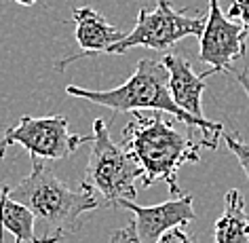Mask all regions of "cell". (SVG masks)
Here are the masks:
<instances>
[{"label": "cell", "instance_id": "6da1fadb", "mask_svg": "<svg viewBox=\"0 0 249 243\" xmlns=\"http://www.w3.org/2000/svg\"><path fill=\"white\" fill-rule=\"evenodd\" d=\"M66 93L70 97H83L87 102H93L114 112H138V110H152V112H167L179 123H186L192 129H201L203 146L215 150L217 142L224 133V125L209 118H195L188 112H184L173 102L169 93V72L160 59L142 57L138 68L131 74L127 83L114 87L108 91H93L85 87L70 85L66 87Z\"/></svg>", "mask_w": 249, "mask_h": 243}, {"label": "cell", "instance_id": "7a4b0ae2", "mask_svg": "<svg viewBox=\"0 0 249 243\" xmlns=\"http://www.w3.org/2000/svg\"><path fill=\"white\" fill-rule=\"evenodd\" d=\"M160 114L163 112H135L123 129V148L142 167L144 188L165 182L173 197H182L178 171L184 163L201 161V146H196L190 135H184Z\"/></svg>", "mask_w": 249, "mask_h": 243}, {"label": "cell", "instance_id": "3957f363", "mask_svg": "<svg viewBox=\"0 0 249 243\" xmlns=\"http://www.w3.org/2000/svg\"><path fill=\"white\" fill-rule=\"evenodd\" d=\"M11 199L26 205L42 222L45 243H57L66 235L76 233L83 214L102 205L95 192L85 186L80 190L68 188L40 159H32V171L17 186H11Z\"/></svg>", "mask_w": 249, "mask_h": 243}, {"label": "cell", "instance_id": "277c9868", "mask_svg": "<svg viewBox=\"0 0 249 243\" xmlns=\"http://www.w3.org/2000/svg\"><path fill=\"white\" fill-rule=\"evenodd\" d=\"M138 178H142V167L123 146L110 138L108 125L102 118H95L89 163L80 186L93 190L95 195L99 192L106 205H118L123 199L133 201L138 197Z\"/></svg>", "mask_w": 249, "mask_h": 243}, {"label": "cell", "instance_id": "5b68a950", "mask_svg": "<svg viewBox=\"0 0 249 243\" xmlns=\"http://www.w3.org/2000/svg\"><path fill=\"white\" fill-rule=\"evenodd\" d=\"M91 135H80L70 131V123L61 114L51 116H21L13 127H9L0 138V159L7 154L9 146H21L32 159L61 161L74 154Z\"/></svg>", "mask_w": 249, "mask_h": 243}, {"label": "cell", "instance_id": "8992f818", "mask_svg": "<svg viewBox=\"0 0 249 243\" xmlns=\"http://www.w3.org/2000/svg\"><path fill=\"white\" fill-rule=\"evenodd\" d=\"M205 28V19L201 15H190L178 11L171 0H157L154 9H142L138 13L135 28L124 34L110 49V55L127 53L129 49H152V51H167L176 42L186 36H201Z\"/></svg>", "mask_w": 249, "mask_h": 243}, {"label": "cell", "instance_id": "52a82bcc", "mask_svg": "<svg viewBox=\"0 0 249 243\" xmlns=\"http://www.w3.org/2000/svg\"><path fill=\"white\" fill-rule=\"evenodd\" d=\"M198 38H201L198 59L211 66L207 72L201 74L203 78H207L211 74L226 72L228 68H232L230 64L234 59H241L245 55L249 34L239 21L228 19L217 0H209V13Z\"/></svg>", "mask_w": 249, "mask_h": 243}, {"label": "cell", "instance_id": "ba28073f", "mask_svg": "<svg viewBox=\"0 0 249 243\" xmlns=\"http://www.w3.org/2000/svg\"><path fill=\"white\" fill-rule=\"evenodd\" d=\"M118 205L133 214V226L140 237V243H157L167 230L173 226H188L195 220V207H192V195L184 192L182 197L165 201L152 207H142L133 201H118Z\"/></svg>", "mask_w": 249, "mask_h": 243}, {"label": "cell", "instance_id": "9c48e42d", "mask_svg": "<svg viewBox=\"0 0 249 243\" xmlns=\"http://www.w3.org/2000/svg\"><path fill=\"white\" fill-rule=\"evenodd\" d=\"M72 21H74V38H76L80 51L59 59L57 64H55V70H59V72L66 70V68L76 59L95 57L99 53H108L118 40L124 38V34L121 30L116 26H112L102 13H97V11L91 7L74 9Z\"/></svg>", "mask_w": 249, "mask_h": 243}, {"label": "cell", "instance_id": "30bf717a", "mask_svg": "<svg viewBox=\"0 0 249 243\" xmlns=\"http://www.w3.org/2000/svg\"><path fill=\"white\" fill-rule=\"evenodd\" d=\"M160 61L169 72V93L173 102L195 118H205L201 106L205 78L192 70V61L188 59V55L167 53L160 57Z\"/></svg>", "mask_w": 249, "mask_h": 243}, {"label": "cell", "instance_id": "8fae6325", "mask_svg": "<svg viewBox=\"0 0 249 243\" xmlns=\"http://www.w3.org/2000/svg\"><path fill=\"white\" fill-rule=\"evenodd\" d=\"M213 243H249V214L239 188L224 197V214L213 224Z\"/></svg>", "mask_w": 249, "mask_h": 243}, {"label": "cell", "instance_id": "7c38bea8", "mask_svg": "<svg viewBox=\"0 0 249 243\" xmlns=\"http://www.w3.org/2000/svg\"><path fill=\"white\" fill-rule=\"evenodd\" d=\"M36 218L26 205L17 203L11 199V186L0 180V228L4 233H13L15 241H30V243H42L40 237L34 233Z\"/></svg>", "mask_w": 249, "mask_h": 243}, {"label": "cell", "instance_id": "4fadbf2b", "mask_svg": "<svg viewBox=\"0 0 249 243\" xmlns=\"http://www.w3.org/2000/svg\"><path fill=\"white\" fill-rule=\"evenodd\" d=\"M222 140H224V144H226L228 150L236 157V161H239L241 169L245 171L247 182H249V142H243L239 138V133L234 135V133H226V131L222 133Z\"/></svg>", "mask_w": 249, "mask_h": 243}, {"label": "cell", "instance_id": "5bb4252c", "mask_svg": "<svg viewBox=\"0 0 249 243\" xmlns=\"http://www.w3.org/2000/svg\"><path fill=\"white\" fill-rule=\"evenodd\" d=\"M228 19L239 21L249 34V0H217Z\"/></svg>", "mask_w": 249, "mask_h": 243}, {"label": "cell", "instance_id": "9a60e30c", "mask_svg": "<svg viewBox=\"0 0 249 243\" xmlns=\"http://www.w3.org/2000/svg\"><path fill=\"white\" fill-rule=\"evenodd\" d=\"M157 243H198V239L186 226H173Z\"/></svg>", "mask_w": 249, "mask_h": 243}, {"label": "cell", "instance_id": "2e32d148", "mask_svg": "<svg viewBox=\"0 0 249 243\" xmlns=\"http://www.w3.org/2000/svg\"><path fill=\"white\" fill-rule=\"evenodd\" d=\"M110 243H140V237H138V233H135L133 222L124 228L114 230V235L110 237Z\"/></svg>", "mask_w": 249, "mask_h": 243}, {"label": "cell", "instance_id": "e0dca14e", "mask_svg": "<svg viewBox=\"0 0 249 243\" xmlns=\"http://www.w3.org/2000/svg\"><path fill=\"white\" fill-rule=\"evenodd\" d=\"M226 72H228L230 76H232V78L236 80V83H239V85L243 87V91H245V95L249 97V68H243V70H239V72H236L234 68H228Z\"/></svg>", "mask_w": 249, "mask_h": 243}, {"label": "cell", "instance_id": "ac0fdd59", "mask_svg": "<svg viewBox=\"0 0 249 243\" xmlns=\"http://www.w3.org/2000/svg\"><path fill=\"white\" fill-rule=\"evenodd\" d=\"M17 4H21V7H34L36 2H38V0H15Z\"/></svg>", "mask_w": 249, "mask_h": 243}, {"label": "cell", "instance_id": "d6986e66", "mask_svg": "<svg viewBox=\"0 0 249 243\" xmlns=\"http://www.w3.org/2000/svg\"><path fill=\"white\" fill-rule=\"evenodd\" d=\"M0 243H4V228H0ZM15 243H21V241H15Z\"/></svg>", "mask_w": 249, "mask_h": 243}]
</instances>
